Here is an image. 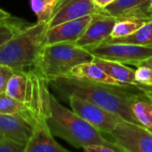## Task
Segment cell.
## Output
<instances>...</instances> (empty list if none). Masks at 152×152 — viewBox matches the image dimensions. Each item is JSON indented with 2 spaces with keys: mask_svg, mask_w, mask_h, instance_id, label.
I'll return each mask as SVG.
<instances>
[{
  "mask_svg": "<svg viewBox=\"0 0 152 152\" xmlns=\"http://www.w3.org/2000/svg\"><path fill=\"white\" fill-rule=\"evenodd\" d=\"M49 86L64 99L77 96L87 100L113 113L126 122L141 124L132 111V102L139 94L152 89L145 86H112L92 82L73 75H65L47 79Z\"/></svg>",
  "mask_w": 152,
  "mask_h": 152,
  "instance_id": "obj_1",
  "label": "cell"
},
{
  "mask_svg": "<svg viewBox=\"0 0 152 152\" xmlns=\"http://www.w3.org/2000/svg\"><path fill=\"white\" fill-rule=\"evenodd\" d=\"M47 125L54 137H60L77 149H84L92 144L109 143L102 134L80 118L72 110L64 107L50 94V108Z\"/></svg>",
  "mask_w": 152,
  "mask_h": 152,
  "instance_id": "obj_2",
  "label": "cell"
},
{
  "mask_svg": "<svg viewBox=\"0 0 152 152\" xmlns=\"http://www.w3.org/2000/svg\"><path fill=\"white\" fill-rule=\"evenodd\" d=\"M33 80L32 99L29 103L33 119V134L25 146L24 152H68L56 142L47 125L50 108L48 80L35 69H31Z\"/></svg>",
  "mask_w": 152,
  "mask_h": 152,
  "instance_id": "obj_3",
  "label": "cell"
},
{
  "mask_svg": "<svg viewBox=\"0 0 152 152\" xmlns=\"http://www.w3.org/2000/svg\"><path fill=\"white\" fill-rule=\"evenodd\" d=\"M47 22L37 21L25 26L0 47V63L14 71L34 68L45 45Z\"/></svg>",
  "mask_w": 152,
  "mask_h": 152,
  "instance_id": "obj_4",
  "label": "cell"
},
{
  "mask_svg": "<svg viewBox=\"0 0 152 152\" xmlns=\"http://www.w3.org/2000/svg\"><path fill=\"white\" fill-rule=\"evenodd\" d=\"M94 60V56L88 50L75 43L45 45L33 69L48 79L69 75L77 65Z\"/></svg>",
  "mask_w": 152,
  "mask_h": 152,
  "instance_id": "obj_5",
  "label": "cell"
},
{
  "mask_svg": "<svg viewBox=\"0 0 152 152\" xmlns=\"http://www.w3.org/2000/svg\"><path fill=\"white\" fill-rule=\"evenodd\" d=\"M86 50L94 58L118 61L132 66L152 56V46H143L128 43L102 42Z\"/></svg>",
  "mask_w": 152,
  "mask_h": 152,
  "instance_id": "obj_6",
  "label": "cell"
},
{
  "mask_svg": "<svg viewBox=\"0 0 152 152\" xmlns=\"http://www.w3.org/2000/svg\"><path fill=\"white\" fill-rule=\"evenodd\" d=\"M71 110L102 134L110 135L117 125L123 120L100 106L77 96L68 99Z\"/></svg>",
  "mask_w": 152,
  "mask_h": 152,
  "instance_id": "obj_7",
  "label": "cell"
},
{
  "mask_svg": "<svg viewBox=\"0 0 152 152\" xmlns=\"http://www.w3.org/2000/svg\"><path fill=\"white\" fill-rule=\"evenodd\" d=\"M110 136L125 152H152V132L140 125L122 121Z\"/></svg>",
  "mask_w": 152,
  "mask_h": 152,
  "instance_id": "obj_8",
  "label": "cell"
},
{
  "mask_svg": "<svg viewBox=\"0 0 152 152\" xmlns=\"http://www.w3.org/2000/svg\"><path fill=\"white\" fill-rule=\"evenodd\" d=\"M34 119L31 110L15 114H0V136L26 146L33 134Z\"/></svg>",
  "mask_w": 152,
  "mask_h": 152,
  "instance_id": "obj_9",
  "label": "cell"
},
{
  "mask_svg": "<svg viewBox=\"0 0 152 152\" xmlns=\"http://www.w3.org/2000/svg\"><path fill=\"white\" fill-rule=\"evenodd\" d=\"M116 21L117 19L113 16L95 12L92 21L75 44L86 49L100 45L110 37Z\"/></svg>",
  "mask_w": 152,
  "mask_h": 152,
  "instance_id": "obj_10",
  "label": "cell"
},
{
  "mask_svg": "<svg viewBox=\"0 0 152 152\" xmlns=\"http://www.w3.org/2000/svg\"><path fill=\"white\" fill-rule=\"evenodd\" d=\"M94 14L68 20L48 28L45 34V45L57 43H75L85 32L92 21Z\"/></svg>",
  "mask_w": 152,
  "mask_h": 152,
  "instance_id": "obj_11",
  "label": "cell"
},
{
  "mask_svg": "<svg viewBox=\"0 0 152 152\" xmlns=\"http://www.w3.org/2000/svg\"><path fill=\"white\" fill-rule=\"evenodd\" d=\"M97 12L93 0H58L47 25L51 28L68 20L94 14Z\"/></svg>",
  "mask_w": 152,
  "mask_h": 152,
  "instance_id": "obj_12",
  "label": "cell"
},
{
  "mask_svg": "<svg viewBox=\"0 0 152 152\" xmlns=\"http://www.w3.org/2000/svg\"><path fill=\"white\" fill-rule=\"evenodd\" d=\"M151 8V0H116L100 12L116 19L131 18L150 21L152 20Z\"/></svg>",
  "mask_w": 152,
  "mask_h": 152,
  "instance_id": "obj_13",
  "label": "cell"
},
{
  "mask_svg": "<svg viewBox=\"0 0 152 152\" xmlns=\"http://www.w3.org/2000/svg\"><path fill=\"white\" fill-rule=\"evenodd\" d=\"M4 92L11 97L29 105L33 93L31 69L14 71L7 82Z\"/></svg>",
  "mask_w": 152,
  "mask_h": 152,
  "instance_id": "obj_14",
  "label": "cell"
},
{
  "mask_svg": "<svg viewBox=\"0 0 152 152\" xmlns=\"http://www.w3.org/2000/svg\"><path fill=\"white\" fill-rule=\"evenodd\" d=\"M94 61L97 63L102 69H103L109 76L118 81L120 84L142 86L139 85L135 80V69L127 67L126 64L100 58H94Z\"/></svg>",
  "mask_w": 152,
  "mask_h": 152,
  "instance_id": "obj_15",
  "label": "cell"
},
{
  "mask_svg": "<svg viewBox=\"0 0 152 152\" xmlns=\"http://www.w3.org/2000/svg\"><path fill=\"white\" fill-rule=\"evenodd\" d=\"M70 75L101 84L106 85H112V86H123L118 81L112 78L109 76L103 69H102L97 63L94 61L85 62L74 67L71 71Z\"/></svg>",
  "mask_w": 152,
  "mask_h": 152,
  "instance_id": "obj_16",
  "label": "cell"
},
{
  "mask_svg": "<svg viewBox=\"0 0 152 152\" xmlns=\"http://www.w3.org/2000/svg\"><path fill=\"white\" fill-rule=\"evenodd\" d=\"M104 42L108 43H128L143 46H152V20L143 24L133 34L118 37V38H107Z\"/></svg>",
  "mask_w": 152,
  "mask_h": 152,
  "instance_id": "obj_17",
  "label": "cell"
},
{
  "mask_svg": "<svg viewBox=\"0 0 152 152\" xmlns=\"http://www.w3.org/2000/svg\"><path fill=\"white\" fill-rule=\"evenodd\" d=\"M146 22L148 21L142 20L131 19V18L117 19V21L110 33V38H118V37L129 36L134 32H135Z\"/></svg>",
  "mask_w": 152,
  "mask_h": 152,
  "instance_id": "obj_18",
  "label": "cell"
},
{
  "mask_svg": "<svg viewBox=\"0 0 152 152\" xmlns=\"http://www.w3.org/2000/svg\"><path fill=\"white\" fill-rule=\"evenodd\" d=\"M28 110H31L28 104L11 97L5 92L0 93V114H15Z\"/></svg>",
  "mask_w": 152,
  "mask_h": 152,
  "instance_id": "obj_19",
  "label": "cell"
},
{
  "mask_svg": "<svg viewBox=\"0 0 152 152\" xmlns=\"http://www.w3.org/2000/svg\"><path fill=\"white\" fill-rule=\"evenodd\" d=\"M57 3L58 0H30V6L37 21L48 22Z\"/></svg>",
  "mask_w": 152,
  "mask_h": 152,
  "instance_id": "obj_20",
  "label": "cell"
},
{
  "mask_svg": "<svg viewBox=\"0 0 152 152\" xmlns=\"http://www.w3.org/2000/svg\"><path fill=\"white\" fill-rule=\"evenodd\" d=\"M25 26L27 25L23 24L19 20H15L14 18L8 20L0 21V47L18 32H20Z\"/></svg>",
  "mask_w": 152,
  "mask_h": 152,
  "instance_id": "obj_21",
  "label": "cell"
},
{
  "mask_svg": "<svg viewBox=\"0 0 152 152\" xmlns=\"http://www.w3.org/2000/svg\"><path fill=\"white\" fill-rule=\"evenodd\" d=\"M135 80L139 85L152 87V69L148 66H138L135 69Z\"/></svg>",
  "mask_w": 152,
  "mask_h": 152,
  "instance_id": "obj_22",
  "label": "cell"
},
{
  "mask_svg": "<svg viewBox=\"0 0 152 152\" xmlns=\"http://www.w3.org/2000/svg\"><path fill=\"white\" fill-rule=\"evenodd\" d=\"M83 151L86 152H125L118 144L113 141L109 143L92 144L84 148Z\"/></svg>",
  "mask_w": 152,
  "mask_h": 152,
  "instance_id": "obj_23",
  "label": "cell"
},
{
  "mask_svg": "<svg viewBox=\"0 0 152 152\" xmlns=\"http://www.w3.org/2000/svg\"><path fill=\"white\" fill-rule=\"evenodd\" d=\"M25 145L0 136V152H24Z\"/></svg>",
  "mask_w": 152,
  "mask_h": 152,
  "instance_id": "obj_24",
  "label": "cell"
},
{
  "mask_svg": "<svg viewBox=\"0 0 152 152\" xmlns=\"http://www.w3.org/2000/svg\"><path fill=\"white\" fill-rule=\"evenodd\" d=\"M14 73V70L7 65L0 63V93L5 91L8 80Z\"/></svg>",
  "mask_w": 152,
  "mask_h": 152,
  "instance_id": "obj_25",
  "label": "cell"
},
{
  "mask_svg": "<svg viewBox=\"0 0 152 152\" xmlns=\"http://www.w3.org/2000/svg\"><path fill=\"white\" fill-rule=\"evenodd\" d=\"M93 1L97 11L100 12L104 8H106L107 6H109L110 4H111L112 3H114L116 0H93Z\"/></svg>",
  "mask_w": 152,
  "mask_h": 152,
  "instance_id": "obj_26",
  "label": "cell"
},
{
  "mask_svg": "<svg viewBox=\"0 0 152 152\" xmlns=\"http://www.w3.org/2000/svg\"><path fill=\"white\" fill-rule=\"evenodd\" d=\"M134 66V67H138V66H148V67H151L152 69V56L149 57L146 60H143V61H141L135 63Z\"/></svg>",
  "mask_w": 152,
  "mask_h": 152,
  "instance_id": "obj_27",
  "label": "cell"
},
{
  "mask_svg": "<svg viewBox=\"0 0 152 152\" xmlns=\"http://www.w3.org/2000/svg\"><path fill=\"white\" fill-rule=\"evenodd\" d=\"M13 17L9 13L7 12L6 11L3 10L0 8V21H4V20H11L12 19Z\"/></svg>",
  "mask_w": 152,
  "mask_h": 152,
  "instance_id": "obj_28",
  "label": "cell"
},
{
  "mask_svg": "<svg viewBox=\"0 0 152 152\" xmlns=\"http://www.w3.org/2000/svg\"><path fill=\"white\" fill-rule=\"evenodd\" d=\"M148 109H149V113H150V117H151V128H150V131L152 132V97L149 94H148Z\"/></svg>",
  "mask_w": 152,
  "mask_h": 152,
  "instance_id": "obj_29",
  "label": "cell"
},
{
  "mask_svg": "<svg viewBox=\"0 0 152 152\" xmlns=\"http://www.w3.org/2000/svg\"><path fill=\"white\" fill-rule=\"evenodd\" d=\"M146 93H147V94H151V95H152V89L149 90V91H147Z\"/></svg>",
  "mask_w": 152,
  "mask_h": 152,
  "instance_id": "obj_30",
  "label": "cell"
},
{
  "mask_svg": "<svg viewBox=\"0 0 152 152\" xmlns=\"http://www.w3.org/2000/svg\"><path fill=\"white\" fill-rule=\"evenodd\" d=\"M146 94H147V93H146ZM149 95H151V97H152V95H151V94H149Z\"/></svg>",
  "mask_w": 152,
  "mask_h": 152,
  "instance_id": "obj_31",
  "label": "cell"
},
{
  "mask_svg": "<svg viewBox=\"0 0 152 152\" xmlns=\"http://www.w3.org/2000/svg\"><path fill=\"white\" fill-rule=\"evenodd\" d=\"M151 4H152V0H151Z\"/></svg>",
  "mask_w": 152,
  "mask_h": 152,
  "instance_id": "obj_32",
  "label": "cell"
},
{
  "mask_svg": "<svg viewBox=\"0 0 152 152\" xmlns=\"http://www.w3.org/2000/svg\"><path fill=\"white\" fill-rule=\"evenodd\" d=\"M151 12H152V8H151Z\"/></svg>",
  "mask_w": 152,
  "mask_h": 152,
  "instance_id": "obj_33",
  "label": "cell"
}]
</instances>
